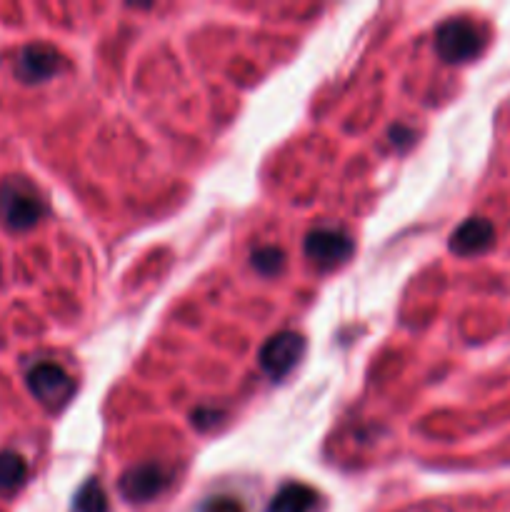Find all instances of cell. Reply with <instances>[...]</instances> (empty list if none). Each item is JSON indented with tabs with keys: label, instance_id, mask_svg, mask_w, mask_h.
<instances>
[{
	"label": "cell",
	"instance_id": "1",
	"mask_svg": "<svg viewBox=\"0 0 510 512\" xmlns=\"http://www.w3.org/2000/svg\"><path fill=\"white\" fill-rule=\"evenodd\" d=\"M45 215V203L25 180L0 183V223L10 230H30Z\"/></svg>",
	"mask_w": 510,
	"mask_h": 512
},
{
	"label": "cell",
	"instance_id": "2",
	"mask_svg": "<svg viewBox=\"0 0 510 512\" xmlns=\"http://www.w3.org/2000/svg\"><path fill=\"white\" fill-rule=\"evenodd\" d=\"M483 48V30L468 18H450L435 30V53L445 63H468L478 58Z\"/></svg>",
	"mask_w": 510,
	"mask_h": 512
},
{
	"label": "cell",
	"instance_id": "3",
	"mask_svg": "<svg viewBox=\"0 0 510 512\" xmlns=\"http://www.w3.org/2000/svg\"><path fill=\"white\" fill-rule=\"evenodd\" d=\"M28 390L48 410H60L73 398L75 383L60 365L38 363L28 373Z\"/></svg>",
	"mask_w": 510,
	"mask_h": 512
},
{
	"label": "cell",
	"instance_id": "4",
	"mask_svg": "<svg viewBox=\"0 0 510 512\" xmlns=\"http://www.w3.org/2000/svg\"><path fill=\"white\" fill-rule=\"evenodd\" d=\"M305 258L320 270H333L353 255L355 245L348 233L338 228H315L305 235Z\"/></svg>",
	"mask_w": 510,
	"mask_h": 512
},
{
	"label": "cell",
	"instance_id": "5",
	"mask_svg": "<svg viewBox=\"0 0 510 512\" xmlns=\"http://www.w3.org/2000/svg\"><path fill=\"white\" fill-rule=\"evenodd\" d=\"M305 355V338L293 330H283V333L273 335L268 343L260 348V370L268 375L270 380H283L300 358Z\"/></svg>",
	"mask_w": 510,
	"mask_h": 512
},
{
	"label": "cell",
	"instance_id": "6",
	"mask_svg": "<svg viewBox=\"0 0 510 512\" xmlns=\"http://www.w3.org/2000/svg\"><path fill=\"white\" fill-rule=\"evenodd\" d=\"M170 485L168 470L155 463L133 465L120 478V493L130 503H150Z\"/></svg>",
	"mask_w": 510,
	"mask_h": 512
},
{
	"label": "cell",
	"instance_id": "7",
	"mask_svg": "<svg viewBox=\"0 0 510 512\" xmlns=\"http://www.w3.org/2000/svg\"><path fill=\"white\" fill-rule=\"evenodd\" d=\"M60 70V55L50 45H28L15 60V75L23 83H45Z\"/></svg>",
	"mask_w": 510,
	"mask_h": 512
},
{
	"label": "cell",
	"instance_id": "8",
	"mask_svg": "<svg viewBox=\"0 0 510 512\" xmlns=\"http://www.w3.org/2000/svg\"><path fill=\"white\" fill-rule=\"evenodd\" d=\"M495 243V228L485 218H468L450 238V250L455 255H480Z\"/></svg>",
	"mask_w": 510,
	"mask_h": 512
},
{
	"label": "cell",
	"instance_id": "9",
	"mask_svg": "<svg viewBox=\"0 0 510 512\" xmlns=\"http://www.w3.org/2000/svg\"><path fill=\"white\" fill-rule=\"evenodd\" d=\"M318 495L313 488L303 483H288L273 495L268 512H315Z\"/></svg>",
	"mask_w": 510,
	"mask_h": 512
},
{
	"label": "cell",
	"instance_id": "10",
	"mask_svg": "<svg viewBox=\"0 0 510 512\" xmlns=\"http://www.w3.org/2000/svg\"><path fill=\"white\" fill-rule=\"evenodd\" d=\"M25 475H28V465L18 453H10V450L0 453V495L18 490L25 483Z\"/></svg>",
	"mask_w": 510,
	"mask_h": 512
},
{
	"label": "cell",
	"instance_id": "11",
	"mask_svg": "<svg viewBox=\"0 0 510 512\" xmlns=\"http://www.w3.org/2000/svg\"><path fill=\"white\" fill-rule=\"evenodd\" d=\"M75 512H108V495L95 478H90L75 495Z\"/></svg>",
	"mask_w": 510,
	"mask_h": 512
},
{
	"label": "cell",
	"instance_id": "12",
	"mask_svg": "<svg viewBox=\"0 0 510 512\" xmlns=\"http://www.w3.org/2000/svg\"><path fill=\"white\" fill-rule=\"evenodd\" d=\"M250 263H253V268L258 270L260 275H265V278H273V275L283 273L285 253L280 248H275V245H263V248L253 250V255H250Z\"/></svg>",
	"mask_w": 510,
	"mask_h": 512
},
{
	"label": "cell",
	"instance_id": "13",
	"mask_svg": "<svg viewBox=\"0 0 510 512\" xmlns=\"http://www.w3.org/2000/svg\"><path fill=\"white\" fill-rule=\"evenodd\" d=\"M198 512H245V505L233 495H215L205 500Z\"/></svg>",
	"mask_w": 510,
	"mask_h": 512
}]
</instances>
